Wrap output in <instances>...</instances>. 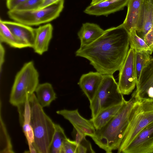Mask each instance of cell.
Listing matches in <instances>:
<instances>
[{"mask_svg": "<svg viewBox=\"0 0 153 153\" xmlns=\"http://www.w3.org/2000/svg\"><path fill=\"white\" fill-rule=\"evenodd\" d=\"M128 35L122 24L108 28L91 44L80 47L76 56L88 60L97 71L113 75L119 71L129 49Z\"/></svg>", "mask_w": 153, "mask_h": 153, "instance_id": "1", "label": "cell"}, {"mask_svg": "<svg viewBox=\"0 0 153 153\" xmlns=\"http://www.w3.org/2000/svg\"><path fill=\"white\" fill-rule=\"evenodd\" d=\"M136 100L126 101L119 112L107 124L96 130L91 137L95 143L107 153L119 149L126 133L131 109Z\"/></svg>", "mask_w": 153, "mask_h": 153, "instance_id": "2", "label": "cell"}, {"mask_svg": "<svg viewBox=\"0 0 153 153\" xmlns=\"http://www.w3.org/2000/svg\"><path fill=\"white\" fill-rule=\"evenodd\" d=\"M28 100L30 107L31 124L34 135L33 145L37 153H49L55 123L45 113L34 93Z\"/></svg>", "mask_w": 153, "mask_h": 153, "instance_id": "3", "label": "cell"}, {"mask_svg": "<svg viewBox=\"0 0 153 153\" xmlns=\"http://www.w3.org/2000/svg\"><path fill=\"white\" fill-rule=\"evenodd\" d=\"M39 76L33 61L25 63L15 76L10 95V103L17 107L24 104L39 85Z\"/></svg>", "mask_w": 153, "mask_h": 153, "instance_id": "4", "label": "cell"}, {"mask_svg": "<svg viewBox=\"0 0 153 153\" xmlns=\"http://www.w3.org/2000/svg\"><path fill=\"white\" fill-rule=\"evenodd\" d=\"M125 101L113 75H103L101 83L94 98L90 102L91 119L95 118L102 110L123 103Z\"/></svg>", "mask_w": 153, "mask_h": 153, "instance_id": "5", "label": "cell"}, {"mask_svg": "<svg viewBox=\"0 0 153 153\" xmlns=\"http://www.w3.org/2000/svg\"><path fill=\"white\" fill-rule=\"evenodd\" d=\"M152 122L153 102L136 100L131 111L127 129L117 153H122L138 134Z\"/></svg>", "mask_w": 153, "mask_h": 153, "instance_id": "6", "label": "cell"}, {"mask_svg": "<svg viewBox=\"0 0 153 153\" xmlns=\"http://www.w3.org/2000/svg\"><path fill=\"white\" fill-rule=\"evenodd\" d=\"M64 0H61L42 9L30 11L9 10L7 15L14 21L29 26L48 23L58 17L64 7Z\"/></svg>", "mask_w": 153, "mask_h": 153, "instance_id": "7", "label": "cell"}, {"mask_svg": "<svg viewBox=\"0 0 153 153\" xmlns=\"http://www.w3.org/2000/svg\"><path fill=\"white\" fill-rule=\"evenodd\" d=\"M118 85L123 95L130 94L136 84L135 67V51L130 47L125 61L119 71Z\"/></svg>", "mask_w": 153, "mask_h": 153, "instance_id": "8", "label": "cell"}, {"mask_svg": "<svg viewBox=\"0 0 153 153\" xmlns=\"http://www.w3.org/2000/svg\"><path fill=\"white\" fill-rule=\"evenodd\" d=\"M132 97L139 101L153 102V57L143 67Z\"/></svg>", "mask_w": 153, "mask_h": 153, "instance_id": "9", "label": "cell"}, {"mask_svg": "<svg viewBox=\"0 0 153 153\" xmlns=\"http://www.w3.org/2000/svg\"><path fill=\"white\" fill-rule=\"evenodd\" d=\"M122 153H153V122L142 130Z\"/></svg>", "mask_w": 153, "mask_h": 153, "instance_id": "10", "label": "cell"}, {"mask_svg": "<svg viewBox=\"0 0 153 153\" xmlns=\"http://www.w3.org/2000/svg\"><path fill=\"white\" fill-rule=\"evenodd\" d=\"M56 113L63 117L72 124L75 130H79L85 135L91 137L95 134V129L92 121L83 117L79 114L77 109L74 110L62 109Z\"/></svg>", "mask_w": 153, "mask_h": 153, "instance_id": "11", "label": "cell"}, {"mask_svg": "<svg viewBox=\"0 0 153 153\" xmlns=\"http://www.w3.org/2000/svg\"><path fill=\"white\" fill-rule=\"evenodd\" d=\"M129 0H107L94 4H90L84 12L91 15L107 16L123 9L127 6Z\"/></svg>", "mask_w": 153, "mask_h": 153, "instance_id": "12", "label": "cell"}, {"mask_svg": "<svg viewBox=\"0 0 153 153\" xmlns=\"http://www.w3.org/2000/svg\"><path fill=\"white\" fill-rule=\"evenodd\" d=\"M17 38L32 48L35 36V28L15 21L0 20Z\"/></svg>", "mask_w": 153, "mask_h": 153, "instance_id": "13", "label": "cell"}, {"mask_svg": "<svg viewBox=\"0 0 153 153\" xmlns=\"http://www.w3.org/2000/svg\"><path fill=\"white\" fill-rule=\"evenodd\" d=\"M143 1L130 0L127 4L126 15L121 24L128 33L133 29L137 31L139 29Z\"/></svg>", "mask_w": 153, "mask_h": 153, "instance_id": "14", "label": "cell"}, {"mask_svg": "<svg viewBox=\"0 0 153 153\" xmlns=\"http://www.w3.org/2000/svg\"><path fill=\"white\" fill-rule=\"evenodd\" d=\"M103 77V75L99 72L91 71L80 77L78 84L90 102L94 98Z\"/></svg>", "mask_w": 153, "mask_h": 153, "instance_id": "15", "label": "cell"}, {"mask_svg": "<svg viewBox=\"0 0 153 153\" xmlns=\"http://www.w3.org/2000/svg\"><path fill=\"white\" fill-rule=\"evenodd\" d=\"M18 108L19 120L22 130L27 139L29 148V153H36L37 152L33 145L34 135L31 124V110L28 99L23 105Z\"/></svg>", "mask_w": 153, "mask_h": 153, "instance_id": "16", "label": "cell"}, {"mask_svg": "<svg viewBox=\"0 0 153 153\" xmlns=\"http://www.w3.org/2000/svg\"><path fill=\"white\" fill-rule=\"evenodd\" d=\"M53 27L47 23L35 28V36L32 48L35 53L42 55L48 49L52 37Z\"/></svg>", "mask_w": 153, "mask_h": 153, "instance_id": "17", "label": "cell"}, {"mask_svg": "<svg viewBox=\"0 0 153 153\" xmlns=\"http://www.w3.org/2000/svg\"><path fill=\"white\" fill-rule=\"evenodd\" d=\"M98 25L92 23H83L77 33L80 40V47L88 45L96 40L104 33Z\"/></svg>", "mask_w": 153, "mask_h": 153, "instance_id": "18", "label": "cell"}, {"mask_svg": "<svg viewBox=\"0 0 153 153\" xmlns=\"http://www.w3.org/2000/svg\"><path fill=\"white\" fill-rule=\"evenodd\" d=\"M153 26V0H144L142 8L141 22L137 31L143 39Z\"/></svg>", "mask_w": 153, "mask_h": 153, "instance_id": "19", "label": "cell"}, {"mask_svg": "<svg viewBox=\"0 0 153 153\" xmlns=\"http://www.w3.org/2000/svg\"><path fill=\"white\" fill-rule=\"evenodd\" d=\"M35 92L37 100L43 108L49 106L56 98L52 86L49 83L39 84Z\"/></svg>", "mask_w": 153, "mask_h": 153, "instance_id": "20", "label": "cell"}, {"mask_svg": "<svg viewBox=\"0 0 153 153\" xmlns=\"http://www.w3.org/2000/svg\"><path fill=\"white\" fill-rule=\"evenodd\" d=\"M125 102L108 108L101 111L94 118L90 119L95 130L100 129L107 124L119 112Z\"/></svg>", "mask_w": 153, "mask_h": 153, "instance_id": "21", "label": "cell"}, {"mask_svg": "<svg viewBox=\"0 0 153 153\" xmlns=\"http://www.w3.org/2000/svg\"><path fill=\"white\" fill-rule=\"evenodd\" d=\"M0 42L17 48L27 47L24 42L16 37L7 27L0 21Z\"/></svg>", "mask_w": 153, "mask_h": 153, "instance_id": "22", "label": "cell"}, {"mask_svg": "<svg viewBox=\"0 0 153 153\" xmlns=\"http://www.w3.org/2000/svg\"><path fill=\"white\" fill-rule=\"evenodd\" d=\"M0 114V153H14L11 139L1 114Z\"/></svg>", "mask_w": 153, "mask_h": 153, "instance_id": "23", "label": "cell"}, {"mask_svg": "<svg viewBox=\"0 0 153 153\" xmlns=\"http://www.w3.org/2000/svg\"><path fill=\"white\" fill-rule=\"evenodd\" d=\"M55 130L49 153H61L64 142L67 138L63 129L58 124H55Z\"/></svg>", "mask_w": 153, "mask_h": 153, "instance_id": "24", "label": "cell"}, {"mask_svg": "<svg viewBox=\"0 0 153 153\" xmlns=\"http://www.w3.org/2000/svg\"><path fill=\"white\" fill-rule=\"evenodd\" d=\"M128 34L130 47L133 48L135 51H145L152 53L153 49L137 34L135 29L132 30Z\"/></svg>", "mask_w": 153, "mask_h": 153, "instance_id": "25", "label": "cell"}, {"mask_svg": "<svg viewBox=\"0 0 153 153\" xmlns=\"http://www.w3.org/2000/svg\"><path fill=\"white\" fill-rule=\"evenodd\" d=\"M149 52L135 51V67L136 84L138 83L142 70L151 56Z\"/></svg>", "mask_w": 153, "mask_h": 153, "instance_id": "26", "label": "cell"}, {"mask_svg": "<svg viewBox=\"0 0 153 153\" xmlns=\"http://www.w3.org/2000/svg\"><path fill=\"white\" fill-rule=\"evenodd\" d=\"M43 0H27L17 6L14 10L30 11L39 9Z\"/></svg>", "mask_w": 153, "mask_h": 153, "instance_id": "27", "label": "cell"}, {"mask_svg": "<svg viewBox=\"0 0 153 153\" xmlns=\"http://www.w3.org/2000/svg\"><path fill=\"white\" fill-rule=\"evenodd\" d=\"M77 147L75 140L67 138L63 143L61 153H77Z\"/></svg>", "mask_w": 153, "mask_h": 153, "instance_id": "28", "label": "cell"}, {"mask_svg": "<svg viewBox=\"0 0 153 153\" xmlns=\"http://www.w3.org/2000/svg\"><path fill=\"white\" fill-rule=\"evenodd\" d=\"M90 143L85 138L79 144L77 147V153H95Z\"/></svg>", "mask_w": 153, "mask_h": 153, "instance_id": "29", "label": "cell"}, {"mask_svg": "<svg viewBox=\"0 0 153 153\" xmlns=\"http://www.w3.org/2000/svg\"><path fill=\"white\" fill-rule=\"evenodd\" d=\"M26 0H6V6L9 10H13Z\"/></svg>", "mask_w": 153, "mask_h": 153, "instance_id": "30", "label": "cell"}, {"mask_svg": "<svg viewBox=\"0 0 153 153\" xmlns=\"http://www.w3.org/2000/svg\"><path fill=\"white\" fill-rule=\"evenodd\" d=\"M5 50L2 43H0V71L1 72L4 62Z\"/></svg>", "mask_w": 153, "mask_h": 153, "instance_id": "31", "label": "cell"}, {"mask_svg": "<svg viewBox=\"0 0 153 153\" xmlns=\"http://www.w3.org/2000/svg\"><path fill=\"white\" fill-rule=\"evenodd\" d=\"M76 134L75 141L78 146L81 141L84 138H85L86 136L83 133L79 130H76Z\"/></svg>", "mask_w": 153, "mask_h": 153, "instance_id": "32", "label": "cell"}, {"mask_svg": "<svg viewBox=\"0 0 153 153\" xmlns=\"http://www.w3.org/2000/svg\"><path fill=\"white\" fill-rule=\"evenodd\" d=\"M60 0H43L39 9L48 7Z\"/></svg>", "mask_w": 153, "mask_h": 153, "instance_id": "33", "label": "cell"}, {"mask_svg": "<svg viewBox=\"0 0 153 153\" xmlns=\"http://www.w3.org/2000/svg\"><path fill=\"white\" fill-rule=\"evenodd\" d=\"M106 0H95L92 3L90 4H97L99 2Z\"/></svg>", "mask_w": 153, "mask_h": 153, "instance_id": "34", "label": "cell"}, {"mask_svg": "<svg viewBox=\"0 0 153 153\" xmlns=\"http://www.w3.org/2000/svg\"><path fill=\"white\" fill-rule=\"evenodd\" d=\"M94 0H92L91 4L94 1Z\"/></svg>", "mask_w": 153, "mask_h": 153, "instance_id": "35", "label": "cell"}, {"mask_svg": "<svg viewBox=\"0 0 153 153\" xmlns=\"http://www.w3.org/2000/svg\"><path fill=\"white\" fill-rule=\"evenodd\" d=\"M152 54H153V55H152V57H153V52H152Z\"/></svg>", "mask_w": 153, "mask_h": 153, "instance_id": "36", "label": "cell"}]
</instances>
